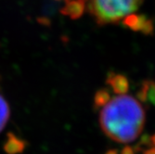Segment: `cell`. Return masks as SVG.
Returning a JSON list of instances; mask_svg holds the SVG:
<instances>
[{
	"mask_svg": "<svg viewBox=\"0 0 155 154\" xmlns=\"http://www.w3.org/2000/svg\"><path fill=\"white\" fill-rule=\"evenodd\" d=\"M145 110L136 99L119 95L102 107L100 124L110 139L119 143L132 142L141 134L145 124Z\"/></svg>",
	"mask_w": 155,
	"mask_h": 154,
	"instance_id": "1",
	"label": "cell"
},
{
	"mask_svg": "<svg viewBox=\"0 0 155 154\" xmlns=\"http://www.w3.org/2000/svg\"><path fill=\"white\" fill-rule=\"evenodd\" d=\"M143 0H87L88 9L98 24L114 23L136 11Z\"/></svg>",
	"mask_w": 155,
	"mask_h": 154,
	"instance_id": "2",
	"label": "cell"
},
{
	"mask_svg": "<svg viewBox=\"0 0 155 154\" xmlns=\"http://www.w3.org/2000/svg\"><path fill=\"white\" fill-rule=\"evenodd\" d=\"M123 23L135 32H141L145 34H150L153 33L154 26L152 21L144 15L129 14L124 18Z\"/></svg>",
	"mask_w": 155,
	"mask_h": 154,
	"instance_id": "3",
	"label": "cell"
},
{
	"mask_svg": "<svg viewBox=\"0 0 155 154\" xmlns=\"http://www.w3.org/2000/svg\"><path fill=\"white\" fill-rule=\"evenodd\" d=\"M107 84L112 88V91L116 94L124 95L128 91L129 83L126 76L123 74H118L110 73L107 78Z\"/></svg>",
	"mask_w": 155,
	"mask_h": 154,
	"instance_id": "4",
	"label": "cell"
},
{
	"mask_svg": "<svg viewBox=\"0 0 155 154\" xmlns=\"http://www.w3.org/2000/svg\"><path fill=\"white\" fill-rule=\"evenodd\" d=\"M87 0H73L69 1L66 6L61 9V12L65 15L71 17L72 19H77L81 17L84 12V5Z\"/></svg>",
	"mask_w": 155,
	"mask_h": 154,
	"instance_id": "5",
	"label": "cell"
},
{
	"mask_svg": "<svg viewBox=\"0 0 155 154\" xmlns=\"http://www.w3.org/2000/svg\"><path fill=\"white\" fill-rule=\"evenodd\" d=\"M137 97L141 101L149 102L155 106V83L152 81L144 82Z\"/></svg>",
	"mask_w": 155,
	"mask_h": 154,
	"instance_id": "6",
	"label": "cell"
},
{
	"mask_svg": "<svg viewBox=\"0 0 155 154\" xmlns=\"http://www.w3.org/2000/svg\"><path fill=\"white\" fill-rule=\"evenodd\" d=\"M10 110L5 97L0 94V132H1L9 119Z\"/></svg>",
	"mask_w": 155,
	"mask_h": 154,
	"instance_id": "7",
	"label": "cell"
},
{
	"mask_svg": "<svg viewBox=\"0 0 155 154\" xmlns=\"http://www.w3.org/2000/svg\"><path fill=\"white\" fill-rule=\"evenodd\" d=\"M5 149L9 154H15L21 152L23 149V142L18 137L10 136L5 145Z\"/></svg>",
	"mask_w": 155,
	"mask_h": 154,
	"instance_id": "8",
	"label": "cell"
},
{
	"mask_svg": "<svg viewBox=\"0 0 155 154\" xmlns=\"http://www.w3.org/2000/svg\"><path fill=\"white\" fill-rule=\"evenodd\" d=\"M110 100V96L108 90L100 89L95 95L94 97V105L96 108H101L107 104V102Z\"/></svg>",
	"mask_w": 155,
	"mask_h": 154,
	"instance_id": "9",
	"label": "cell"
},
{
	"mask_svg": "<svg viewBox=\"0 0 155 154\" xmlns=\"http://www.w3.org/2000/svg\"><path fill=\"white\" fill-rule=\"evenodd\" d=\"M121 154H135V149L130 146H125L122 149Z\"/></svg>",
	"mask_w": 155,
	"mask_h": 154,
	"instance_id": "10",
	"label": "cell"
},
{
	"mask_svg": "<svg viewBox=\"0 0 155 154\" xmlns=\"http://www.w3.org/2000/svg\"><path fill=\"white\" fill-rule=\"evenodd\" d=\"M144 154H155V147L154 148H151L148 150H146L144 152Z\"/></svg>",
	"mask_w": 155,
	"mask_h": 154,
	"instance_id": "11",
	"label": "cell"
},
{
	"mask_svg": "<svg viewBox=\"0 0 155 154\" xmlns=\"http://www.w3.org/2000/svg\"><path fill=\"white\" fill-rule=\"evenodd\" d=\"M105 154H118V152H117V150H115V149H110V150L107 151Z\"/></svg>",
	"mask_w": 155,
	"mask_h": 154,
	"instance_id": "12",
	"label": "cell"
},
{
	"mask_svg": "<svg viewBox=\"0 0 155 154\" xmlns=\"http://www.w3.org/2000/svg\"><path fill=\"white\" fill-rule=\"evenodd\" d=\"M150 141L152 143V145L153 146H155V135H153L151 137H150Z\"/></svg>",
	"mask_w": 155,
	"mask_h": 154,
	"instance_id": "13",
	"label": "cell"
}]
</instances>
